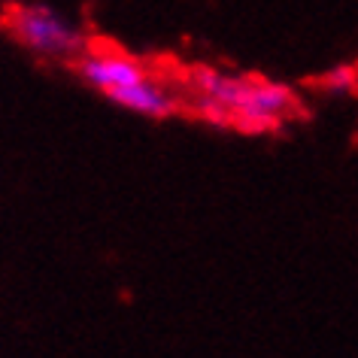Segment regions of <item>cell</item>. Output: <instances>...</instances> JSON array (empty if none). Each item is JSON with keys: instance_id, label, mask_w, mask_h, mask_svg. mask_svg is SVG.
<instances>
[{"instance_id": "6da1fadb", "label": "cell", "mask_w": 358, "mask_h": 358, "mask_svg": "<svg viewBox=\"0 0 358 358\" xmlns=\"http://www.w3.org/2000/svg\"><path fill=\"white\" fill-rule=\"evenodd\" d=\"M10 31L24 49L43 58H70L85 46L83 31L46 3H24L10 13Z\"/></svg>"}, {"instance_id": "7a4b0ae2", "label": "cell", "mask_w": 358, "mask_h": 358, "mask_svg": "<svg viewBox=\"0 0 358 358\" xmlns=\"http://www.w3.org/2000/svg\"><path fill=\"white\" fill-rule=\"evenodd\" d=\"M79 76L88 85L101 88V92H115V88L134 85L146 79V67L137 58L122 55V52H85L79 58Z\"/></svg>"}, {"instance_id": "3957f363", "label": "cell", "mask_w": 358, "mask_h": 358, "mask_svg": "<svg viewBox=\"0 0 358 358\" xmlns=\"http://www.w3.org/2000/svg\"><path fill=\"white\" fill-rule=\"evenodd\" d=\"M292 92L285 85L276 83H249V92L243 97V103L237 106L240 122L249 128H267L271 122H276L280 115L292 106Z\"/></svg>"}, {"instance_id": "277c9868", "label": "cell", "mask_w": 358, "mask_h": 358, "mask_svg": "<svg viewBox=\"0 0 358 358\" xmlns=\"http://www.w3.org/2000/svg\"><path fill=\"white\" fill-rule=\"evenodd\" d=\"M106 97L115 103H122V106H128L134 113L152 115V119H164V115H170L176 110L173 97H170L158 83H152V79H140V83H134V85L115 88V92H110Z\"/></svg>"}, {"instance_id": "5b68a950", "label": "cell", "mask_w": 358, "mask_h": 358, "mask_svg": "<svg viewBox=\"0 0 358 358\" xmlns=\"http://www.w3.org/2000/svg\"><path fill=\"white\" fill-rule=\"evenodd\" d=\"M194 83L201 85V92L207 94L210 101L228 106V110H237V106L243 103L246 92H249V83H246V79H231V76L213 73V70H198Z\"/></svg>"}, {"instance_id": "8992f818", "label": "cell", "mask_w": 358, "mask_h": 358, "mask_svg": "<svg viewBox=\"0 0 358 358\" xmlns=\"http://www.w3.org/2000/svg\"><path fill=\"white\" fill-rule=\"evenodd\" d=\"M328 88H334V92H349V88H355V70L352 67H337L334 73L325 79Z\"/></svg>"}]
</instances>
